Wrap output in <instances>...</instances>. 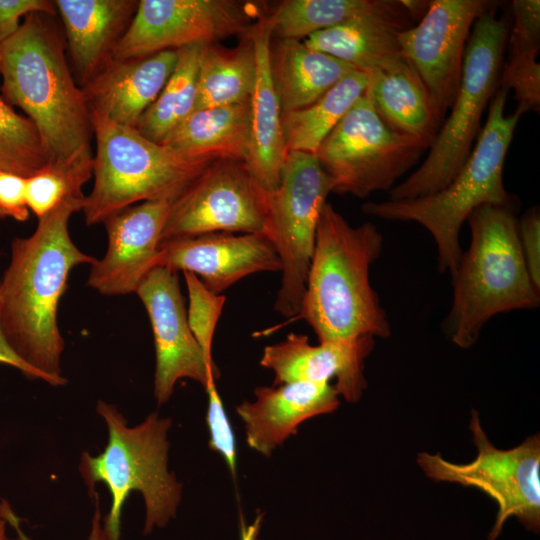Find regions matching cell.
Segmentation results:
<instances>
[{
    "instance_id": "36",
    "label": "cell",
    "mask_w": 540,
    "mask_h": 540,
    "mask_svg": "<svg viewBox=\"0 0 540 540\" xmlns=\"http://www.w3.org/2000/svg\"><path fill=\"white\" fill-rule=\"evenodd\" d=\"M518 238L530 277L540 290V213L537 206L517 220Z\"/></svg>"
},
{
    "instance_id": "14",
    "label": "cell",
    "mask_w": 540,
    "mask_h": 540,
    "mask_svg": "<svg viewBox=\"0 0 540 540\" xmlns=\"http://www.w3.org/2000/svg\"><path fill=\"white\" fill-rule=\"evenodd\" d=\"M495 7L487 0H433L417 25L399 36L402 56L427 89L440 125L457 95L471 29Z\"/></svg>"
},
{
    "instance_id": "32",
    "label": "cell",
    "mask_w": 540,
    "mask_h": 540,
    "mask_svg": "<svg viewBox=\"0 0 540 540\" xmlns=\"http://www.w3.org/2000/svg\"><path fill=\"white\" fill-rule=\"evenodd\" d=\"M50 162L34 123L0 95V169L29 177Z\"/></svg>"
},
{
    "instance_id": "20",
    "label": "cell",
    "mask_w": 540,
    "mask_h": 540,
    "mask_svg": "<svg viewBox=\"0 0 540 540\" xmlns=\"http://www.w3.org/2000/svg\"><path fill=\"white\" fill-rule=\"evenodd\" d=\"M255 401H244L236 411L245 426L246 441L269 456L298 426L318 415L336 410L338 393L329 383L288 382L254 390Z\"/></svg>"
},
{
    "instance_id": "31",
    "label": "cell",
    "mask_w": 540,
    "mask_h": 540,
    "mask_svg": "<svg viewBox=\"0 0 540 540\" xmlns=\"http://www.w3.org/2000/svg\"><path fill=\"white\" fill-rule=\"evenodd\" d=\"M378 0H285L267 12L271 37L303 41L310 35L366 12Z\"/></svg>"
},
{
    "instance_id": "30",
    "label": "cell",
    "mask_w": 540,
    "mask_h": 540,
    "mask_svg": "<svg viewBox=\"0 0 540 540\" xmlns=\"http://www.w3.org/2000/svg\"><path fill=\"white\" fill-rule=\"evenodd\" d=\"M205 45L197 43L177 49L173 72L135 127L144 137L161 144L195 110L200 60Z\"/></svg>"
},
{
    "instance_id": "41",
    "label": "cell",
    "mask_w": 540,
    "mask_h": 540,
    "mask_svg": "<svg viewBox=\"0 0 540 540\" xmlns=\"http://www.w3.org/2000/svg\"><path fill=\"white\" fill-rule=\"evenodd\" d=\"M409 18L414 21H420L425 15L430 1L419 0H400Z\"/></svg>"
},
{
    "instance_id": "17",
    "label": "cell",
    "mask_w": 540,
    "mask_h": 540,
    "mask_svg": "<svg viewBox=\"0 0 540 540\" xmlns=\"http://www.w3.org/2000/svg\"><path fill=\"white\" fill-rule=\"evenodd\" d=\"M155 267L191 272L220 294L248 275L281 271V262L266 235L219 232L161 242Z\"/></svg>"
},
{
    "instance_id": "23",
    "label": "cell",
    "mask_w": 540,
    "mask_h": 540,
    "mask_svg": "<svg viewBox=\"0 0 540 540\" xmlns=\"http://www.w3.org/2000/svg\"><path fill=\"white\" fill-rule=\"evenodd\" d=\"M82 86L110 61L137 9L135 0H56Z\"/></svg>"
},
{
    "instance_id": "18",
    "label": "cell",
    "mask_w": 540,
    "mask_h": 540,
    "mask_svg": "<svg viewBox=\"0 0 540 540\" xmlns=\"http://www.w3.org/2000/svg\"><path fill=\"white\" fill-rule=\"evenodd\" d=\"M374 339L363 336L312 345L306 335L290 333L283 341L264 348L260 364L274 372V385L296 381L329 383L336 378L338 395L356 402L367 387L364 361L374 347Z\"/></svg>"
},
{
    "instance_id": "8",
    "label": "cell",
    "mask_w": 540,
    "mask_h": 540,
    "mask_svg": "<svg viewBox=\"0 0 540 540\" xmlns=\"http://www.w3.org/2000/svg\"><path fill=\"white\" fill-rule=\"evenodd\" d=\"M90 116L96 151L94 185L81 209L87 225L141 202L178 196L211 163L183 158L135 128Z\"/></svg>"
},
{
    "instance_id": "4",
    "label": "cell",
    "mask_w": 540,
    "mask_h": 540,
    "mask_svg": "<svg viewBox=\"0 0 540 540\" xmlns=\"http://www.w3.org/2000/svg\"><path fill=\"white\" fill-rule=\"evenodd\" d=\"M508 91L499 84L468 159L446 187L426 196L369 201L362 206L367 215L413 221L425 227L436 243L439 271L449 272L451 277L463 252L459 233L469 215L485 204L515 206L504 186L503 169L515 128L525 110L518 106L512 114H505Z\"/></svg>"
},
{
    "instance_id": "21",
    "label": "cell",
    "mask_w": 540,
    "mask_h": 540,
    "mask_svg": "<svg viewBox=\"0 0 540 540\" xmlns=\"http://www.w3.org/2000/svg\"><path fill=\"white\" fill-rule=\"evenodd\" d=\"M176 62L177 50L126 61H110L82 86L90 114L135 128L160 94Z\"/></svg>"
},
{
    "instance_id": "1",
    "label": "cell",
    "mask_w": 540,
    "mask_h": 540,
    "mask_svg": "<svg viewBox=\"0 0 540 540\" xmlns=\"http://www.w3.org/2000/svg\"><path fill=\"white\" fill-rule=\"evenodd\" d=\"M84 197L63 200L38 219L30 236L15 238L0 278L1 331L15 353L54 386L67 381L61 374L59 302L72 269L97 260L82 252L69 233L70 217L82 209Z\"/></svg>"
},
{
    "instance_id": "25",
    "label": "cell",
    "mask_w": 540,
    "mask_h": 540,
    "mask_svg": "<svg viewBox=\"0 0 540 540\" xmlns=\"http://www.w3.org/2000/svg\"><path fill=\"white\" fill-rule=\"evenodd\" d=\"M364 94L390 128L431 146L441 125L427 89L405 59L368 75Z\"/></svg>"
},
{
    "instance_id": "29",
    "label": "cell",
    "mask_w": 540,
    "mask_h": 540,
    "mask_svg": "<svg viewBox=\"0 0 540 540\" xmlns=\"http://www.w3.org/2000/svg\"><path fill=\"white\" fill-rule=\"evenodd\" d=\"M368 75L353 70L312 104L281 116L287 151L315 154L319 145L364 95Z\"/></svg>"
},
{
    "instance_id": "9",
    "label": "cell",
    "mask_w": 540,
    "mask_h": 540,
    "mask_svg": "<svg viewBox=\"0 0 540 540\" xmlns=\"http://www.w3.org/2000/svg\"><path fill=\"white\" fill-rule=\"evenodd\" d=\"M429 147L390 128L364 94L322 141L315 156L332 179V192L366 198L394 187Z\"/></svg>"
},
{
    "instance_id": "2",
    "label": "cell",
    "mask_w": 540,
    "mask_h": 540,
    "mask_svg": "<svg viewBox=\"0 0 540 540\" xmlns=\"http://www.w3.org/2000/svg\"><path fill=\"white\" fill-rule=\"evenodd\" d=\"M51 17L29 14L17 32L0 43L3 98L34 123L50 163L93 170L89 107Z\"/></svg>"
},
{
    "instance_id": "27",
    "label": "cell",
    "mask_w": 540,
    "mask_h": 540,
    "mask_svg": "<svg viewBox=\"0 0 540 540\" xmlns=\"http://www.w3.org/2000/svg\"><path fill=\"white\" fill-rule=\"evenodd\" d=\"M256 78V54L250 33L237 46L203 48L197 84V109L250 101Z\"/></svg>"
},
{
    "instance_id": "42",
    "label": "cell",
    "mask_w": 540,
    "mask_h": 540,
    "mask_svg": "<svg viewBox=\"0 0 540 540\" xmlns=\"http://www.w3.org/2000/svg\"><path fill=\"white\" fill-rule=\"evenodd\" d=\"M9 524L8 519L3 511V508L0 504V540H21L18 536L17 538H11L7 534V525Z\"/></svg>"
},
{
    "instance_id": "33",
    "label": "cell",
    "mask_w": 540,
    "mask_h": 540,
    "mask_svg": "<svg viewBox=\"0 0 540 540\" xmlns=\"http://www.w3.org/2000/svg\"><path fill=\"white\" fill-rule=\"evenodd\" d=\"M92 175V169L68 168L49 162L26 178L29 211L39 219L69 197H83L82 187Z\"/></svg>"
},
{
    "instance_id": "37",
    "label": "cell",
    "mask_w": 540,
    "mask_h": 540,
    "mask_svg": "<svg viewBox=\"0 0 540 540\" xmlns=\"http://www.w3.org/2000/svg\"><path fill=\"white\" fill-rule=\"evenodd\" d=\"M32 13L55 16V1L49 0H0V43L13 36L25 18Z\"/></svg>"
},
{
    "instance_id": "15",
    "label": "cell",
    "mask_w": 540,
    "mask_h": 540,
    "mask_svg": "<svg viewBox=\"0 0 540 540\" xmlns=\"http://www.w3.org/2000/svg\"><path fill=\"white\" fill-rule=\"evenodd\" d=\"M149 316L154 336L156 368L154 395L158 404L168 401L179 379L189 378L204 389L218 377L188 323L177 272L154 267L136 292Z\"/></svg>"
},
{
    "instance_id": "39",
    "label": "cell",
    "mask_w": 540,
    "mask_h": 540,
    "mask_svg": "<svg viewBox=\"0 0 540 540\" xmlns=\"http://www.w3.org/2000/svg\"><path fill=\"white\" fill-rule=\"evenodd\" d=\"M0 363L14 367L28 377L41 379L49 383L48 378L43 373L33 368L29 364H27L15 353V351L11 348V346L6 341L1 329H0Z\"/></svg>"
},
{
    "instance_id": "5",
    "label": "cell",
    "mask_w": 540,
    "mask_h": 540,
    "mask_svg": "<svg viewBox=\"0 0 540 540\" xmlns=\"http://www.w3.org/2000/svg\"><path fill=\"white\" fill-rule=\"evenodd\" d=\"M467 222L470 244L451 277L453 299L444 321L446 334L461 348L473 345L494 315L540 304V290L520 247L514 206H479Z\"/></svg>"
},
{
    "instance_id": "11",
    "label": "cell",
    "mask_w": 540,
    "mask_h": 540,
    "mask_svg": "<svg viewBox=\"0 0 540 540\" xmlns=\"http://www.w3.org/2000/svg\"><path fill=\"white\" fill-rule=\"evenodd\" d=\"M470 430L477 448L476 458L464 464L452 463L439 454L420 453L417 462L425 475L435 481L475 487L498 504L489 540H496L510 516L528 530L540 527V439L534 435L519 446L496 448L483 431L479 416L472 411Z\"/></svg>"
},
{
    "instance_id": "24",
    "label": "cell",
    "mask_w": 540,
    "mask_h": 540,
    "mask_svg": "<svg viewBox=\"0 0 540 540\" xmlns=\"http://www.w3.org/2000/svg\"><path fill=\"white\" fill-rule=\"evenodd\" d=\"M161 144L193 161L246 162L250 147V101L194 110Z\"/></svg>"
},
{
    "instance_id": "28",
    "label": "cell",
    "mask_w": 540,
    "mask_h": 540,
    "mask_svg": "<svg viewBox=\"0 0 540 540\" xmlns=\"http://www.w3.org/2000/svg\"><path fill=\"white\" fill-rule=\"evenodd\" d=\"M508 32V54L499 84L512 89L525 112L540 109V1L514 0Z\"/></svg>"
},
{
    "instance_id": "38",
    "label": "cell",
    "mask_w": 540,
    "mask_h": 540,
    "mask_svg": "<svg viewBox=\"0 0 540 540\" xmlns=\"http://www.w3.org/2000/svg\"><path fill=\"white\" fill-rule=\"evenodd\" d=\"M25 183V177L0 169V218H13L20 222L29 218Z\"/></svg>"
},
{
    "instance_id": "10",
    "label": "cell",
    "mask_w": 540,
    "mask_h": 540,
    "mask_svg": "<svg viewBox=\"0 0 540 540\" xmlns=\"http://www.w3.org/2000/svg\"><path fill=\"white\" fill-rule=\"evenodd\" d=\"M332 190V179L315 154L287 153L279 185L269 193L270 239L282 272L274 309L285 317H296L300 311L318 218Z\"/></svg>"
},
{
    "instance_id": "7",
    "label": "cell",
    "mask_w": 540,
    "mask_h": 540,
    "mask_svg": "<svg viewBox=\"0 0 540 540\" xmlns=\"http://www.w3.org/2000/svg\"><path fill=\"white\" fill-rule=\"evenodd\" d=\"M510 23L508 16H497L496 7L475 21L450 113L424 162L389 190V200L412 199L440 191L463 167L481 131L483 112L499 87Z\"/></svg>"
},
{
    "instance_id": "26",
    "label": "cell",
    "mask_w": 540,
    "mask_h": 540,
    "mask_svg": "<svg viewBox=\"0 0 540 540\" xmlns=\"http://www.w3.org/2000/svg\"><path fill=\"white\" fill-rule=\"evenodd\" d=\"M270 63L282 114L304 108L353 70L352 65L298 40L270 45Z\"/></svg>"
},
{
    "instance_id": "40",
    "label": "cell",
    "mask_w": 540,
    "mask_h": 540,
    "mask_svg": "<svg viewBox=\"0 0 540 540\" xmlns=\"http://www.w3.org/2000/svg\"><path fill=\"white\" fill-rule=\"evenodd\" d=\"M92 494L95 497V513L92 518V527H91L89 540H105L103 526H101V516H100L98 496L96 492H93ZM8 519H9V523L17 531L18 536L21 538V540H31L21 530L20 521L14 512H12L11 515H9Z\"/></svg>"
},
{
    "instance_id": "13",
    "label": "cell",
    "mask_w": 540,
    "mask_h": 540,
    "mask_svg": "<svg viewBox=\"0 0 540 540\" xmlns=\"http://www.w3.org/2000/svg\"><path fill=\"white\" fill-rule=\"evenodd\" d=\"M219 232L270 238L269 193L243 161L211 162L175 199L160 243Z\"/></svg>"
},
{
    "instance_id": "35",
    "label": "cell",
    "mask_w": 540,
    "mask_h": 540,
    "mask_svg": "<svg viewBox=\"0 0 540 540\" xmlns=\"http://www.w3.org/2000/svg\"><path fill=\"white\" fill-rule=\"evenodd\" d=\"M205 391L208 395L206 421L210 433V448L221 454L234 475L236 471V445L230 421L215 382L208 385Z\"/></svg>"
},
{
    "instance_id": "12",
    "label": "cell",
    "mask_w": 540,
    "mask_h": 540,
    "mask_svg": "<svg viewBox=\"0 0 540 540\" xmlns=\"http://www.w3.org/2000/svg\"><path fill=\"white\" fill-rule=\"evenodd\" d=\"M265 4L240 0H141L117 42L111 61L147 57L166 50L219 43L249 34L266 13Z\"/></svg>"
},
{
    "instance_id": "16",
    "label": "cell",
    "mask_w": 540,
    "mask_h": 540,
    "mask_svg": "<svg viewBox=\"0 0 540 540\" xmlns=\"http://www.w3.org/2000/svg\"><path fill=\"white\" fill-rule=\"evenodd\" d=\"M178 196L141 202L108 217L103 222L107 250L91 265L87 285L103 295L135 293L155 267L161 233Z\"/></svg>"
},
{
    "instance_id": "6",
    "label": "cell",
    "mask_w": 540,
    "mask_h": 540,
    "mask_svg": "<svg viewBox=\"0 0 540 540\" xmlns=\"http://www.w3.org/2000/svg\"><path fill=\"white\" fill-rule=\"evenodd\" d=\"M97 411L108 428V442L96 456L84 452L79 469L90 494L96 483L107 486L111 507L103 526L105 540H119L122 508L132 491L142 494L146 506L144 534L163 527L176 514L182 486L169 472L167 433L169 418L149 415L128 427L114 405L98 401Z\"/></svg>"
},
{
    "instance_id": "19",
    "label": "cell",
    "mask_w": 540,
    "mask_h": 540,
    "mask_svg": "<svg viewBox=\"0 0 540 540\" xmlns=\"http://www.w3.org/2000/svg\"><path fill=\"white\" fill-rule=\"evenodd\" d=\"M411 20L399 0H378L370 10L318 31L303 42L367 75L403 60L400 34Z\"/></svg>"
},
{
    "instance_id": "3",
    "label": "cell",
    "mask_w": 540,
    "mask_h": 540,
    "mask_svg": "<svg viewBox=\"0 0 540 540\" xmlns=\"http://www.w3.org/2000/svg\"><path fill=\"white\" fill-rule=\"evenodd\" d=\"M382 249L383 235L374 224L352 226L331 203L323 205L296 316L319 342L390 336V322L370 282V267Z\"/></svg>"
},
{
    "instance_id": "22",
    "label": "cell",
    "mask_w": 540,
    "mask_h": 540,
    "mask_svg": "<svg viewBox=\"0 0 540 540\" xmlns=\"http://www.w3.org/2000/svg\"><path fill=\"white\" fill-rule=\"evenodd\" d=\"M250 36L256 54V78L250 97V147L245 163L262 188L272 193L279 185L288 151L281 123V106L271 71L272 37L267 12L255 23Z\"/></svg>"
},
{
    "instance_id": "34",
    "label": "cell",
    "mask_w": 540,
    "mask_h": 540,
    "mask_svg": "<svg viewBox=\"0 0 540 540\" xmlns=\"http://www.w3.org/2000/svg\"><path fill=\"white\" fill-rule=\"evenodd\" d=\"M183 276L189 296V327L206 360L215 364L212 358V342L226 298L211 292L195 274L183 272Z\"/></svg>"
}]
</instances>
